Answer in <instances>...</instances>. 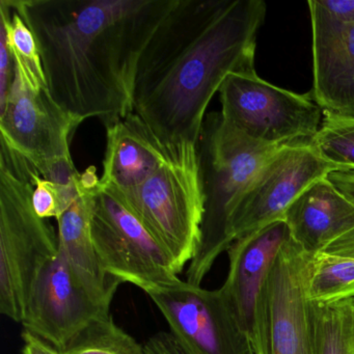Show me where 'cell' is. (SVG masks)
<instances>
[{"instance_id":"obj_22","label":"cell","mask_w":354,"mask_h":354,"mask_svg":"<svg viewBox=\"0 0 354 354\" xmlns=\"http://www.w3.org/2000/svg\"><path fill=\"white\" fill-rule=\"evenodd\" d=\"M319 154L341 171L354 169V120L324 118L312 140Z\"/></svg>"},{"instance_id":"obj_25","label":"cell","mask_w":354,"mask_h":354,"mask_svg":"<svg viewBox=\"0 0 354 354\" xmlns=\"http://www.w3.org/2000/svg\"><path fill=\"white\" fill-rule=\"evenodd\" d=\"M146 354H183L169 333H158L145 343ZM250 354H259L252 349Z\"/></svg>"},{"instance_id":"obj_7","label":"cell","mask_w":354,"mask_h":354,"mask_svg":"<svg viewBox=\"0 0 354 354\" xmlns=\"http://www.w3.org/2000/svg\"><path fill=\"white\" fill-rule=\"evenodd\" d=\"M92 236L105 275L147 292L181 281L167 250L131 212L115 189L99 181Z\"/></svg>"},{"instance_id":"obj_18","label":"cell","mask_w":354,"mask_h":354,"mask_svg":"<svg viewBox=\"0 0 354 354\" xmlns=\"http://www.w3.org/2000/svg\"><path fill=\"white\" fill-rule=\"evenodd\" d=\"M308 293L313 301L354 297V229L313 256Z\"/></svg>"},{"instance_id":"obj_20","label":"cell","mask_w":354,"mask_h":354,"mask_svg":"<svg viewBox=\"0 0 354 354\" xmlns=\"http://www.w3.org/2000/svg\"><path fill=\"white\" fill-rule=\"evenodd\" d=\"M0 32L7 38L16 73L30 90L35 92L48 90L40 51L32 30L11 7L9 0L0 1Z\"/></svg>"},{"instance_id":"obj_1","label":"cell","mask_w":354,"mask_h":354,"mask_svg":"<svg viewBox=\"0 0 354 354\" xmlns=\"http://www.w3.org/2000/svg\"><path fill=\"white\" fill-rule=\"evenodd\" d=\"M263 0H175L140 57L133 111L167 150L198 146L225 78L252 73Z\"/></svg>"},{"instance_id":"obj_27","label":"cell","mask_w":354,"mask_h":354,"mask_svg":"<svg viewBox=\"0 0 354 354\" xmlns=\"http://www.w3.org/2000/svg\"><path fill=\"white\" fill-rule=\"evenodd\" d=\"M24 349L22 354H62L59 350L32 333L24 330L22 333Z\"/></svg>"},{"instance_id":"obj_14","label":"cell","mask_w":354,"mask_h":354,"mask_svg":"<svg viewBox=\"0 0 354 354\" xmlns=\"http://www.w3.org/2000/svg\"><path fill=\"white\" fill-rule=\"evenodd\" d=\"M290 238L287 223L279 219L239 238L227 250L229 272L221 290L254 347L259 295L275 257Z\"/></svg>"},{"instance_id":"obj_23","label":"cell","mask_w":354,"mask_h":354,"mask_svg":"<svg viewBox=\"0 0 354 354\" xmlns=\"http://www.w3.org/2000/svg\"><path fill=\"white\" fill-rule=\"evenodd\" d=\"M32 202L35 212L43 219H59L82 192V180L71 184L55 183L41 177L37 171L32 174Z\"/></svg>"},{"instance_id":"obj_11","label":"cell","mask_w":354,"mask_h":354,"mask_svg":"<svg viewBox=\"0 0 354 354\" xmlns=\"http://www.w3.org/2000/svg\"><path fill=\"white\" fill-rule=\"evenodd\" d=\"M146 293L183 354H250L254 349L221 288L208 290L180 281Z\"/></svg>"},{"instance_id":"obj_15","label":"cell","mask_w":354,"mask_h":354,"mask_svg":"<svg viewBox=\"0 0 354 354\" xmlns=\"http://www.w3.org/2000/svg\"><path fill=\"white\" fill-rule=\"evenodd\" d=\"M283 221L293 241L314 256L354 229V204L325 177L290 205Z\"/></svg>"},{"instance_id":"obj_4","label":"cell","mask_w":354,"mask_h":354,"mask_svg":"<svg viewBox=\"0 0 354 354\" xmlns=\"http://www.w3.org/2000/svg\"><path fill=\"white\" fill-rule=\"evenodd\" d=\"M34 171L0 142V313L19 323L39 272L59 254L53 225L32 207Z\"/></svg>"},{"instance_id":"obj_6","label":"cell","mask_w":354,"mask_h":354,"mask_svg":"<svg viewBox=\"0 0 354 354\" xmlns=\"http://www.w3.org/2000/svg\"><path fill=\"white\" fill-rule=\"evenodd\" d=\"M82 122L57 104L49 90L28 88L15 71L5 103L0 105V142L44 179L74 183L82 174L72 161L70 144Z\"/></svg>"},{"instance_id":"obj_8","label":"cell","mask_w":354,"mask_h":354,"mask_svg":"<svg viewBox=\"0 0 354 354\" xmlns=\"http://www.w3.org/2000/svg\"><path fill=\"white\" fill-rule=\"evenodd\" d=\"M223 119L248 138L267 145L312 140L321 111L312 91L296 94L252 73L230 74L219 88Z\"/></svg>"},{"instance_id":"obj_29","label":"cell","mask_w":354,"mask_h":354,"mask_svg":"<svg viewBox=\"0 0 354 354\" xmlns=\"http://www.w3.org/2000/svg\"><path fill=\"white\" fill-rule=\"evenodd\" d=\"M346 174H347L348 176H350V177L354 178V169L353 171H344Z\"/></svg>"},{"instance_id":"obj_26","label":"cell","mask_w":354,"mask_h":354,"mask_svg":"<svg viewBox=\"0 0 354 354\" xmlns=\"http://www.w3.org/2000/svg\"><path fill=\"white\" fill-rule=\"evenodd\" d=\"M329 16L342 24H354V0H318Z\"/></svg>"},{"instance_id":"obj_17","label":"cell","mask_w":354,"mask_h":354,"mask_svg":"<svg viewBox=\"0 0 354 354\" xmlns=\"http://www.w3.org/2000/svg\"><path fill=\"white\" fill-rule=\"evenodd\" d=\"M82 192L77 200L57 219L59 252L74 270L95 289L109 291L121 283L106 277L101 269L92 236L95 194L99 185L96 169L90 167L82 174Z\"/></svg>"},{"instance_id":"obj_19","label":"cell","mask_w":354,"mask_h":354,"mask_svg":"<svg viewBox=\"0 0 354 354\" xmlns=\"http://www.w3.org/2000/svg\"><path fill=\"white\" fill-rule=\"evenodd\" d=\"M314 354H354V297L310 300Z\"/></svg>"},{"instance_id":"obj_28","label":"cell","mask_w":354,"mask_h":354,"mask_svg":"<svg viewBox=\"0 0 354 354\" xmlns=\"http://www.w3.org/2000/svg\"><path fill=\"white\" fill-rule=\"evenodd\" d=\"M327 178L354 204V178L348 176L345 171H333Z\"/></svg>"},{"instance_id":"obj_2","label":"cell","mask_w":354,"mask_h":354,"mask_svg":"<svg viewBox=\"0 0 354 354\" xmlns=\"http://www.w3.org/2000/svg\"><path fill=\"white\" fill-rule=\"evenodd\" d=\"M36 39L51 97L111 127L133 111L140 57L175 0H9Z\"/></svg>"},{"instance_id":"obj_5","label":"cell","mask_w":354,"mask_h":354,"mask_svg":"<svg viewBox=\"0 0 354 354\" xmlns=\"http://www.w3.org/2000/svg\"><path fill=\"white\" fill-rule=\"evenodd\" d=\"M115 190L167 250L180 274L196 256L204 216L196 146L173 149L167 162L144 183Z\"/></svg>"},{"instance_id":"obj_21","label":"cell","mask_w":354,"mask_h":354,"mask_svg":"<svg viewBox=\"0 0 354 354\" xmlns=\"http://www.w3.org/2000/svg\"><path fill=\"white\" fill-rule=\"evenodd\" d=\"M62 354H146L145 346L118 326L111 315L88 325Z\"/></svg>"},{"instance_id":"obj_10","label":"cell","mask_w":354,"mask_h":354,"mask_svg":"<svg viewBox=\"0 0 354 354\" xmlns=\"http://www.w3.org/2000/svg\"><path fill=\"white\" fill-rule=\"evenodd\" d=\"M117 290L95 289L59 252L39 272L21 324L63 351L88 325L111 315Z\"/></svg>"},{"instance_id":"obj_3","label":"cell","mask_w":354,"mask_h":354,"mask_svg":"<svg viewBox=\"0 0 354 354\" xmlns=\"http://www.w3.org/2000/svg\"><path fill=\"white\" fill-rule=\"evenodd\" d=\"M283 146L248 138L230 125L221 111L206 115L196 146L204 216L200 244L186 272L187 283L201 286L217 258L231 248L236 207L263 167Z\"/></svg>"},{"instance_id":"obj_24","label":"cell","mask_w":354,"mask_h":354,"mask_svg":"<svg viewBox=\"0 0 354 354\" xmlns=\"http://www.w3.org/2000/svg\"><path fill=\"white\" fill-rule=\"evenodd\" d=\"M15 76V66L5 34H0V105L5 103Z\"/></svg>"},{"instance_id":"obj_9","label":"cell","mask_w":354,"mask_h":354,"mask_svg":"<svg viewBox=\"0 0 354 354\" xmlns=\"http://www.w3.org/2000/svg\"><path fill=\"white\" fill-rule=\"evenodd\" d=\"M313 254L290 238L275 257L259 295V354H314L308 279Z\"/></svg>"},{"instance_id":"obj_12","label":"cell","mask_w":354,"mask_h":354,"mask_svg":"<svg viewBox=\"0 0 354 354\" xmlns=\"http://www.w3.org/2000/svg\"><path fill=\"white\" fill-rule=\"evenodd\" d=\"M339 167L325 160L312 140L285 145L261 169L236 207L231 221L234 242L283 219L290 205L315 182Z\"/></svg>"},{"instance_id":"obj_16","label":"cell","mask_w":354,"mask_h":354,"mask_svg":"<svg viewBox=\"0 0 354 354\" xmlns=\"http://www.w3.org/2000/svg\"><path fill=\"white\" fill-rule=\"evenodd\" d=\"M171 151L158 142L136 113L106 128V151L100 183L115 189L136 187L156 173Z\"/></svg>"},{"instance_id":"obj_13","label":"cell","mask_w":354,"mask_h":354,"mask_svg":"<svg viewBox=\"0 0 354 354\" xmlns=\"http://www.w3.org/2000/svg\"><path fill=\"white\" fill-rule=\"evenodd\" d=\"M313 32V96L324 118L354 120V24L333 19L308 0Z\"/></svg>"}]
</instances>
